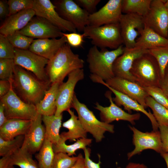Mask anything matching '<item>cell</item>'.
<instances>
[{
  "label": "cell",
  "instance_id": "1",
  "mask_svg": "<svg viewBox=\"0 0 168 168\" xmlns=\"http://www.w3.org/2000/svg\"><path fill=\"white\" fill-rule=\"evenodd\" d=\"M12 80L13 90L25 102L36 105L43 98L51 83L42 81L33 73L15 65Z\"/></svg>",
  "mask_w": 168,
  "mask_h": 168
},
{
  "label": "cell",
  "instance_id": "2",
  "mask_svg": "<svg viewBox=\"0 0 168 168\" xmlns=\"http://www.w3.org/2000/svg\"><path fill=\"white\" fill-rule=\"evenodd\" d=\"M84 64L83 60L78 54H74L71 46L66 43L49 60L45 70L51 84L62 82L72 71L83 68Z\"/></svg>",
  "mask_w": 168,
  "mask_h": 168
},
{
  "label": "cell",
  "instance_id": "3",
  "mask_svg": "<svg viewBox=\"0 0 168 168\" xmlns=\"http://www.w3.org/2000/svg\"><path fill=\"white\" fill-rule=\"evenodd\" d=\"M124 47L122 44L117 49L111 51L106 49L99 50L95 46L91 48L87 55L86 60L91 74L105 81L114 77V63L123 54Z\"/></svg>",
  "mask_w": 168,
  "mask_h": 168
},
{
  "label": "cell",
  "instance_id": "4",
  "mask_svg": "<svg viewBox=\"0 0 168 168\" xmlns=\"http://www.w3.org/2000/svg\"><path fill=\"white\" fill-rule=\"evenodd\" d=\"M130 72L136 82L142 87H159L161 78L159 65L149 53L133 62Z\"/></svg>",
  "mask_w": 168,
  "mask_h": 168
},
{
  "label": "cell",
  "instance_id": "5",
  "mask_svg": "<svg viewBox=\"0 0 168 168\" xmlns=\"http://www.w3.org/2000/svg\"><path fill=\"white\" fill-rule=\"evenodd\" d=\"M83 35L91 40L93 46L101 49L109 48L114 49L123 44L119 23L100 26H86Z\"/></svg>",
  "mask_w": 168,
  "mask_h": 168
},
{
  "label": "cell",
  "instance_id": "6",
  "mask_svg": "<svg viewBox=\"0 0 168 168\" xmlns=\"http://www.w3.org/2000/svg\"><path fill=\"white\" fill-rule=\"evenodd\" d=\"M71 107L76 111L78 117L83 127L91 134L97 142H101L106 132L114 133V125L98 120L93 112L84 104L80 102L75 94Z\"/></svg>",
  "mask_w": 168,
  "mask_h": 168
},
{
  "label": "cell",
  "instance_id": "7",
  "mask_svg": "<svg viewBox=\"0 0 168 168\" xmlns=\"http://www.w3.org/2000/svg\"><path fill=\"white\" fill-rule=\"evenodd\" d=\"M0 102L4 105L7 119L17 118L32 120L38 114L35 105L22 100L13 90L12 84L9 92L0 97Z\"/></svg>",
  "mask_w": 168,
  "mask_h": 168
},
{
  "label": "cell",
  "instance_id": "8",
  "mask_svg": "<svg viewBox=\"0 0 168 168\" xmlns=\"http://www.w3.org/2000/svg\"><path fill=\"white\" fill-rule=\"evenodd\" d=\"M60 16L72 23L79 31L83 32L89 26V14L72 0H55L53 2Z\"/></svg>",
  "mask_w": 168,
  "mask_h": 168
},
{
  "label": "cell",
  "instance_id": "9",
  "mask_svg": "<svg viewBox=\"0 0 168 168\" xmlns=\"http://www.w3.org/2000/svg\"><path fill=\"white\" fill-rule=\"evenodd\" d=\"M15 53L14 59L15 65L19 66L30 72L42 81L50 82L45 70L48 59L29 50L15 48Z\"/></svg>",
  "mask_w": 168,
  "mask_h": 168
},
{
  "label": "cell",
  "instance_id": "10",
  "mask_svg": "<svg viewBox=\"0 0 168 168\" xmlns=\"http://www.w3.org/2000/svg\"><path fill=\"white\" fill-rule=\"evenodd\" d=\"M128 126L133 133V143L134 146V149L127 154L128 160L145 150H152L160 154L163 152L159 130L143 132L133 126Z\"/></svg>",
  "mask_w": 168,
  "mask_h": 168
},
{
  "label": "cell",
  "instance_id": "11",
  "mask_svg": "<svg viewBox=\"0 0 168 168\" xmlns=\"http://www.w3.org/2000/svg\"><path fill=\"white\" fill-rule=\"evenodd\" d=\"M84 77L83 68L75 70L68 75L66 82L60 84L56 100V110L54 115L58 116L63 112L71 108L72 104L75 94L74 89L77 83Z\"/></svg>",
  "mask_w": 168,
  "mask_h": 168
},
{
  "label": "cell",
  "instance_id": "12",
  "mask_svg": "<svg viewBox=\"0 0 168 168\" xmlns=\"http://www.w3.org/2000/svg\"><path fill=\"white\" fill-rule=\"evenodd\" d=\"M119 24L123 44L128 49L134 48L136 38L145 26L143 16L133 13L123 14Z\"/></svg>",
  "mask_w": 168,
  "mask_h": 168
},
{
  "label": "cell",
  "instance_id": "13",
  "mask_svg": "<svg viewBox=\"0 0 168 168\" xmlns=\"http://www.w3.org/2000/svg\"><path fill=\"white\" fill-rule=\"evenodd\" d=\"M145 25L161 36H168V11L164 0H152L149 10L143 17Z\"/></svg>",
  "mask_w": 168,
  "mask_h": 168
},
{
  "label": "cell",
  "instance_id": "14",
  "mask_svg": "<svg viewBox=\"0 0 168 168\" xmlns=\"http://www.w3.org/2000/svg\"><path fill=\"white\" fill-rule=\"evenodd\" d=\"M56 8L49 0H33L32 9L35 12V16L46 19L63 32H77L74 26L61 17Z\"/></svg>",
  "mask_w": 168,
  "mask_h": 168
},
{
  "label": "cell",
  "instance_id": "15",
  "mask_svg": "<svg viewBox=\"0 0 168 168\" xmlns=\"http://www.w3.org/2000/svg\"><path fill=\"white\" fill-rule=\"evenodd\" d=\"M19 31L28 37L37 39L60 38L63 36V32L46 19L36 16Z\"/></svg>",
  "mask_w": 168,
  "mask_h": 168
},
{
  "label": "cell",
  "instance_id": "16",
  "mask_svg": "<svg viewBox=\"0 0 168 168\" xmlns=\"http://www.w3.org/2000/svg\"><path fill=\"white\" fill-rule=\"evenodd\" d=\"M90 77L93 82L103 85L114 94L115 97L113 98V100L117 106H123L124 110H127L129 113L131 112L132 110L140 112L143 113L150 120L153 130H159V125L153 114L150 110L148 111H147L144 107L137 101L113 89L99 77L91 74Z\"/></svg>",
  "mask_w": 168,
  "mask_h": 168
},
{
  "label": "cell",
  "instance_id": "17",
  "mask_svg": "<svg viewBox=\"0 0 168 168\" xmlns=\"http://www.w3.org/2000/svg\"><path fill=\"white\" fill-rule=\"evenodd\" d=\"M122 0H110L98 11L90 14L89 26H100L119 23Z\"/></svg>",
  "mask_w": 168,
  "mask_h": 168
},
{
  "label": "cell",
  "instance_id": "18",
  "mask_svg": "<svg viewBox=\"0 0 168 168\" xmlns=\"http://www.w3.org/2000/svg\"><path fill=\"white\" fill-rule=\"evenodd\" d=\"M112 92L110 90L106 92L105 97L110 102L109 106L104 107L98 102H96L95 109L100 111L101 121L105 123H110L114 121L120 120L127 121L132 125H135V121L140 119L141 114L139 113L131 114L124 111L114 102L112 97Z\"/></svg>",
  "mask_w": 168,
  "mask_h": 168
},
{
  "label": "cell",
  "instance_id": "19",
  "mask_svg": "<svg viewBox=\"0 0 168 168\" xmlns=\"http://www.w3.org/2000/svg\"><path fill=\"white\" fill-rule=\"evenodd\" d=\"M147 53L148 50L128 49L125 47L123 54L114 63L113 72L114 77L136 82L130 72V70L135 60Z\"/></svg>",
  "mask_w": 168,
  "mask_h": 168
},
{
  "label": "cell",
  "instance_id": "20",
  "mask_svg": "<svg viewBox=\"0 0 168 168\" xmlns=\"http://www.w3.org/2000/svg\"><path fill=\"white\" fill-rule=\"evenodd\" d=\"M115 90L137 101L146 109L147 97L149 96L144 88L137 82L114 77L105 82Z\"/></svg>",
  "mask_w": 168,
  "mask_h": 168
},
{
  "label": "cell",
  "instance_id": "21",
  "mask_svg": "<svg viewBox=\"0 0 168 168\" xmlns=\"http://www.w3.org/2000/svg\"><path fill=\"white\" fill-rule=\"evenodd\" d=\"M42 115L38 114L31 120V124L24 138L21 148L33 155L39 151L46 137L45 126L42 124Z\"/></svg>",
  "mask_w": 168,
  "mask_h": 168
},
{
  "label": "cell",
  "instance_id": "22",
  "mask_svg": "<svg viewBox=\"0 0 168 168\" xmlns=\"http://www.w3.org/2000/svg\"><path fill=\"white\" fill-rule=\"evenodd\" d=\"M66 43L67 39L64 36L58 39H36L33 40L29 50L49 60Z\"/></svg>",
  "mask_w": 168,
  "mask_h": 168
},
{
  "label": "cell",
  "instance_id": "23",
  "mask_svg": "<svg viewBox=\"0 0 168 168\" xmlns=\"http://www.w3.org/2000/svg\"><path fill=\"white\" fill-rule=\"evenodd\" d=\"M35 16L32 8L26 10L9 16L0 27V34L6 36L21 30Z\"/></svg>",
  "mask_w": 168,
  "mask_h": 168
},
{
  "label": "cell",
  "instance_id": "24",
  "mask_svg": "<svg viewBox=\"0 0 168 168\" xmlns=\"http://www.w3.org/2000/svg\"><path fill=\"white\" fill-rule=\"evenodd\" d=\"M31 154L21 147L13 153L2 157L0 159V168H39L38 163L33 159Z\"/></svg>",
  "mask_w": 168,
  "mask_h": 168
},
{
  "label": "cell",
  "instance_id": "25",
  "mask_svg": "<svg viewBox=\"0 0 168 168\" xmlns=\"http://www.w3.org/2000/svg\"><path fill=\"white\" fill-rule=\"evenodd\" d=\"M31 120L17 118L10 119L0 127V137L7 141L20 135H25L28 132Z\"/></svg>",
  "mask_w": 168,
  "mask_h": 168
},
{
  "label": "cell",
  "instance_id": "26",
  "mask_svg": "<svg viewBox=\"0 0 168 168\" xmlns=\"http://www.w3.org/2000/svg\"><path fill=\"white\" fill-rule=\"evenodd\" d=\"M168 46V39L158 34L145 25L134 48L149 50L160 47Z\"/></svg>",
  "mask_w": 168,
  "mask_h": 168
},
{
  "label": "cell",
  "instance_id": "27",
  "mask_svg": "<svg viewBox=\"0 0 168 168\" xmlns=\"http://www.w3.org/2000/svg\"><path fill=\"white\" fill-rule=\"evenodd\" d=\"M70 115V118L62 124L63 127L68 130L60 134L61 138L66 141H76L81 138H87V132L83 127L78 116L76 115L74 111L70 109L67 111Z\"/></svg>",
  "mask_w": 168,
  "mask_h": 168
},
{
  "label": "cell",
  "instance_id": "28",
  "mask_svg": "<svg viewBox=\"0 0 168 168\" xmlns=\"http://www.w3.org/2000/svg\"><path fill=\"white\" fill-rule=\"evenodd\" d=\"M61 83L56 82L51 84L43 99L35 105L38 114L42 115H54L58 93Z\"/></svg>",
  "mask_w": 168,
  "mask_h": 168
},
{
  "label": "cell",
  "instance_id": "29",
  "mask_svg": "<svg viewBox=\"0 0 168 168\" xmlns=\"http://www.w3.org/2000/svg\"><path fill=\"white\" fill-rule=\"evenodd\" d=\"M63 114L58 116L54 115H42V120L44 125L46 137L53 145L57 144L61 137L59 131L62 126Z\"/></svg>",
  "mask_w": 168,
  "mask_h": 168
},
{
  "label": "cell",
  "instance_id": "30",
  "mask_svg": "<svg viewBox=\"0 0 168 168\" xmlns=\"http://www.w3.org/2000/svg\"><path fill=\"white\" fill-rule=\"evenodd\" d=\"M53 144L46 137L39 152L35 155L39 168H53L55 154Z\"/></svg>",
  "mask_w": 168,
  "mask_h": 168
},
{
  "label": "cell",
  "instance_id": "31",
  "mask_svg": "<svg viewBox=\"0 0 168 168\" xmlns=\"http://www.w3.org/2000/svg\"><path fill=\"white\" fill-rule=\"evenodd\" d=\"M152 0H122V12L124 14H135L144 17L148 12Z\"/></svg>",
  "mask_w": 168,
  "mask_h": 168
},
{
  "label": "cell",
  "instance_id": "32",
  "mask_svg": "<svg viewBox=\"0 0 168 168\" xmlns=\"http://www.w3.org/2000/svg\"><path fill=\"white\" fill-rule=\"evenodd\" d=\"M92 139L87 138L77 139L72 144L67 145L66 141L61 138L56 145H53V148L55 153L62 152L68 154L70 156L76 155V152L78 149L84 150L87 146L90 145L92 142Z\"/></svg>",
  "mask_w": 168,
  "mask_h": 168
},
{
  "label": "cell",
  "instance_id": "33",
  "mask_svg": "<svg viewBox=\"0 0 168 168\" xmlns=\"http://www.w3.org/2000/svg\"><path fill=\"white\" fill-rule=\"evenodd\" d=\"M146 104L147 107L152 109V114L159 126L168 127V109L158 103L150 96L147 97Z\"/></svg>",
  "mask_w": 168,
  "mask_h": 168
},
{
  "label": "cell",
  "instance_id": "34",
  "mask_svg": "<svg viewBox=\"0 0 168 168\" xmlns=\"http://www.w3.org/2000/svg\"><path fill=\"white\" fill-rule=\"evenodd\" d=\"M24 135L18 136L10 140H5L0 137V156L2 157L10 154L21 148Z\"/></svg>",
  "mask_w": 168,
  "mask_h": 168
},
{
  "label": "cell",
  "instance_id": "35",
  "mask_svg": "<svg viewBox=\"0 0 168 168\" xmlns=\"http://www.w3.org/2000/svg\"><path fill=\"white\" fill-rule=\"evenodd\" d=\"M148 53L156 60L160 67L161 78L163 77L168 64V46L160 47L148 50Z\"/></svg>",
  "mask_w": 168,
  "mask_h": 168
},
{
  "label": "cell",
  "instance_id": "36",
  "mask_svg": "<svg viewBox=\"0 0 168 168\" xmlns=\"http://www.w3.org/2000/svg\"><path fill=\"white\" fill-rule=\"evenodd\" d=\"M7 37L15 48L25 50H29L34 40L22 34L19 31L16 32Z\"/></svg>",
  "mask_w": 168,
  "mask_h": 168
},
{
  "label": "cell",
  "instance_id": "37",
  "mask_svg": "<svg viewBox=\"0 0 168 168\" xmlns=\"http://www.w3.org/2000/svg\"><path fill=\"white\" fill-rule=\"evenodd\" d=\"M78 158V156H70L62 152L55 153L53 168H70L75 164Z\"/></svg>",
  "mask_w": 168,
  "mask_h": 168
},
{
  "label": "cell",
  "instance_id": "38",
  "mask_svg": "<svg viewBox=\"0 0 168 168\" xmlns=\"http://www.w3.org/2000/svg\"><path fill=\"white\" fill-rule=\"evenodd\" d=\"M15 54V48L7 36L0 34V59H14Z\"/></svg>",
  "mask_w": 168,
  "mask_h": 168
},
{
  "label": "cell",
  "instance_id": "39",
  "mask_svg": "<svg viewBox=\"0 0 168 168\" xmlns=\"http://www.w3.org/2000/svg\"><path fill=\"white\" fill-rule=\"evenodd\" d=\"M15 64L14 59H0V78L9 80L12 79Z\"/></svg>",
  "mask_w": 168,
  "mask_h": 168
},
{
  "label": "cell",
  "instance_id": "40",
  "mask_svg": "<svg viewBox=\"0 0 168 168\" xmlns=\"http://www.w3.org/2000/svg\"><path fill=\"white\" fill-rule=\"evenodd\" d=\"M33 0H9V16L21 11L32 8Z\"/></svg>",
  "mask_w": 168,
  "mask_h": 168
},
{
  "label": "cell",
  "instance_id": "41",
  "mask_svg": "<svg viewBox=\"0 0 168 168\" xmlns=\"http://www.w3.org/2000/svg\"><path fill=\"white\" fill-rule=\"evenodd\" d=\"M143 87L149 96L168 109V98L160 88L159 87Z\"/></svg>",
  "mask_w": 168,
  "mask_h": 168
},
{
  "label": "cell",
  "instance_id": "42",
  "mask_svg": "<svg viewBox=\"0 0 168 168\" xmlns=\"http://www.w3.org/2000/svg\"><path fill=\"white\" fill-rule=\"evenodd\" d=\"M63 35L65 37L67 43L71 46L78 47L81 46L84 42V37L83 34H81L76 32L64 33L63 32Z\"/></svg>",
  "mask_w": 168,
  "mask_h": 168
},
{
  "label": "cell",
  "instance_id": "43",
  "mask_svg": "<svg viewBox=\"0 0 168 168\" xmlns=\"http://www.w3.org/2000/svg\"><path fill=\"white\" fill-rule=\"evenodd\" d=\"M74 1L81 7L91 14L96 12V7L101 0H75Z\"/></svg>",
  "mask_w": 168,
  "mask_h": 168
},
{
  "label": "cell",
  "instance_id": "44",
  "mask_svg": "<svg viewBox=\"0 0 168 168\" xmlns=\"http://www.w3.org/2000/svg\"><path fill=\"white\" fill-rule=\"evenodd\" d=\"M84 154V163L85 168H100V156L98 154L99 161L98 163L93 161L90 158L91 150L88 148H86L83 150ZM117 168H121L120 167Z\"/></svg>",
  "mask_w": 168,
  "mask_h": 168
},
{
  "label": "cell",
  "instance_id": "45",
  "mask_svg": "<svg viewBox=\"0 0 168 168\" xmlns=\"http://www.w3.org/2000/svg\"><path fill=\"white\" fill-rule=\"evenodd\" d=\"M159 130L161 134L163 152L168 153V127L159 126Z\"/></svg>",
  "mask_w": 168,
  "mask_h": 168
},
{
  "label": "cell",
  "instance_id": "46",
  "mask_svg": "<svg viewBox=\"0 0 168 168\" xmlns=\"http://www.w3.org/2000/svg\"><path fill=\"white\" fill-rule=\"evenodd\" d=\"M12 85V79L0 81V97L6 95L10 90Z\"/></svg>",
  "mask_w": 168,
  "mask_h": 168
},
{
  "label": "cell",
  "instance_id": "47",
  "mask_svg": "<svg viewBox=\"0 0 168 168\" xmlns=\"http://www.w3.org/2000/svg\"><path fill=\"white\" fill-rule=\"evenodd\" d=\"M10 11L7 1L0 0V18L5 19L9 16Z\"/></svg>",
  "mask_w": 168,
  "mask_h": 168
},
{
  "label": "cell",
  "instance_id": "48",
  "mask_svg": "<svg viewBox=\"0 0 168 168\" xmlns=\"http://www.w3.org/2000/svg\"><path fill=\"white\" fill-rule=\"evenodd\" d=\"M159 87L161 88L168 98V74H165L164 76L161 78Z\"/></svg>",
  "mask_w": 168,
  "mask_h": 168
},
{
  "label": "cell",
  "instance_id": "49",
  "mask_svg": "<svg viewBox=\"0 0 168 168\" xmlns=\"http://www.w3.org/2000/svg\"><path fill=\"white\" fill-rule=\"evenodd\" d=\"M78 158L77 161L72 167L70 168H85L84 157L81 153L78 155Z\"/></svg>",
  "mask_w": 168,
  "mask_h": 168
},
{
  "label": "cell",
  "instance_id": "50",
  "mask_svg": "<svg viewBox=\"0 0 168 168\" xmlns=\"http://www.w3.org/2000/svg\"><path fill=\"white\" fill-rule=\"evenodd\" d=\"M7 119L5 115L4 105L0 102V127L3 125Z\"/></svg>",
  "mask_w": 168,
  "mask_h": 168
},
{
  "label": "cell",
  "instance_id": "51",
  "mask_svg": "<svg viewBox=\"0 0 168 168\" xmlns=\"http://www.w3.org/2000/svg\"><path fill=\"white\" fill-rule=\"evenodd\" d=\"M125 168H148L143 163L130 162L126 166Z\"/></svg>",
  "mask_w": 168,
  "mask_h": 168
},
{
  "label": "cell",
  "instance_id": "52",
  "mask_svg": "<svg viewBox=\"0 0 168 168\" xmlns=\"http://www.w3.org/2000/svg\"><path fill=\"white\" fill-rule=\"evenodd\" d=\"M161 156L165 160L167 168H168V153L166 152H163L161 154Z\"/></svg>",
  "mask_w": 168,
  "mask_h": 168
},
{
  "label": "cell",
  "instance_id": "53",
  "mask_svg": "<svg viewBox=\"0 0 168 168\" xmlns=\"http://www.w3.org/2000/svg\"><path fill=\"white\" fill-rule=\"evenodd\" d=\"M164 4L165 7L168 11V0H164Z\"/></svg>",
  "mask_w": 168,
  "mask_h": 168
},
{
  "label": "cell",
  "instance_id": "54",
  "mask_svg": "<svg viewBox=\"0 0 168 168\" xmlns=\"http://www.w3.org/2000/svg\"><path fill=\"white\" fill-rule=\"evenodd\" d=\"M165 73L168 74V64L166 69L165 74Z\"/></svg>",
  "mask_w": 168,
  "mask_h": 168
},
{
  "label": "cell",
  "instance_id": "55",
  "mask_svg": "<svg viewBox=\"0 0 168 168\" xmlns=\"http://www.w3.org/2000/svg\"><path fill=\"white\" fill-rule=\"evenodd\" d=\"M167 38L168 39V38Z\"/></svg>",
  "mask_w": 168,
  "mask_h": 168
}]
</instances>
